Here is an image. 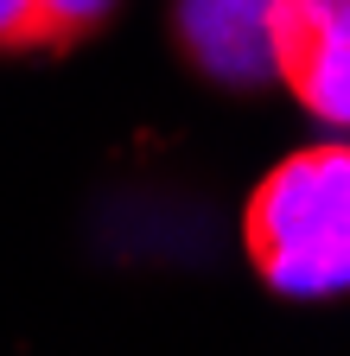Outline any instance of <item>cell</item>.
I'll list each match as a JSON object with an SVG mask.
<instances>
[{"label": "cell", "instance_id": "5", "mask_svg": "<svg viewBox=\"0 0 350 356\" xmlns=\"http://www.w3.org/2000/svg\"><path fill=\"white\" fill-rule=\"evenodd\" d=\"M19 51H45V19L32 0H0V58Z\"/></svg>", "mask_w": 350, "mask_h": 356}, {"label": "cell", "instance_id": "3", "mask_svg": "<svg viewBox=\"0 0 350 356\" xmlns=\"http://www.w3.org/2000/svg\"><path fill=\"white\" fill-rule=\"evenodd\" d=\"M185 51L223 83H261L268 64V0H179Z\"/></svg>", "mask_w": 350, "mask_h": 356}, {"label": "cell", "instance_id": "4", "mask_svg": "<svg viewBox=\"0 0 350 356\" xmlns=\"http://www.w3.org/2000/svg\"><path fill=\"white\" fill-rule=\"evenodd\" d=\"M38 19H45V51H70V44L96 38L121 0H32Z\"/></svg>", "mask_w": 350, "mask_h": 356}, {"label": "cell", "instance_id": "2", "mask_svg": "<svg viewBox=\"0 0 350 356\" xmlns=\"http://www.w3.org/2000/svg\"><path fill=\"white\" fill-rule=\"evenodd\" d=\"M268 64L312 121L350 127V0H268Z\"/></svg>", "mask_w": 350, "mask_h": 356}, {"label": "cell", "instance_id": "1", "mask_svg": "<svg viewBox=\"0 0 350 356\" xmlns=\"http://www.w3.org/2000/svg\"><path fill=\"white\" fill-rule=\"evenodd\" d=\"M242 248L280 299L350 293V147L287 153L242 204Z\"/></svg>", "mask_w": 350, "mask_h": 356}]
</instances>
